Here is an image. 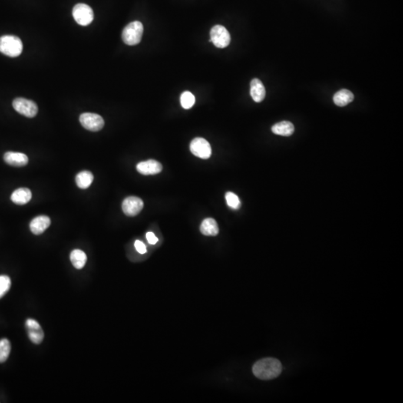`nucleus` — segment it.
Segmentation results:
<instances>
[{
    "instance_id": "nucleus-1",
    "label": "nucleus",
    "mask_w": 403,
    "mask_h": 403,
    "mask_svg": "<svg viewBox=\"0 0 403 403\" xmlns=\"http://www.w3.org/2000/svg\"><path fill=\"white\" fill-rule=\"evenodd\" d=\"M282 365L276 358H266L255 362L252 367V373L259 379L270 380L280 375Z\"/></svg>"
},
{
    "instance_id": "nucleus-2",
    "label": "nucleus",
    "mask_w": 403,
    "mask_h": 403,
    "mask_svg": "<svg viewBox=\"0 0 403 403\" xmlns=\"http://www.w3.org/2000/svg\"><path fill=\"white\" fill-rule=\"evenodd\" d=\"M22 51V41L17 36L4 35L0 38V52L7 56H19Z\"/></svg>"
},
{
    "instance_id": "nucleus-3",
    "label": "nucleus",
    "mask_w": 403,
    "mask_h": 403,
    "mask_svg": "<svg viewBox=\"0 0 403 403\" xmlns=\"http://www.w3.org/2000/svg\"><path fill=\"white\" fill-rule=\"evenodd\" d=\"M143 24L139 21H134L128 24L122 33L123 42L127 45H137L141 41L143 36Z\"/></svg>"
},
{
    "instance_id": "nucleus-4",
    "label": "nucleus",
    "mask_w": 403,
    "mask_h": 403,
    "mask_svg": "<svg viewBox=\"0 0 403 403\" xmlns=\"http://www.w3.org/2000/svg\"><path fill=\"white\" fill-rule=\"evenodd\" d=\"M73 18L77 24L85 27L94 21V11L92 8L86 4H77L73 10Z\"/></svg>"
},
{
    "instance_id": "nucleus-5",
    "label": "nucleus",
    "mask_w": 403,
    "mask_h": 403,
    "mask_svg": "<svg viewBox=\"0 0 403 403\" xmlns=\"http://www.w3.org/2000/svg\"><path fill=\"white\" fill-rule=\"evenodd\" d=\"M13 107L15 111L28 117L32 118L38 114V107L37 104L31 100L25 98H17L13 101Z\"/></svg>"
},
{
    "instance_id": "nucleus-6",
    "label": "nucleus",
    "mask_w": 403,
    "mask_h": 403,
    "mask_svg": "<svg viewBox=\"0 0 403 403\" xmlns=\"http://www.w3.org/2000/svg\"><path fill=\"white\" fill-rule=\"evenodd\" d=\"M210 42L218 48H225L230 44L231 36L228 30L223 26L216 25L210 31Z\"/></svg>"
},
{
    "instance_id": "nucleus-7",
    "label": "nucleus",
    "mask_w": 403,
    "mask_h": 403,
    "mask_svg": "<svg viewBox=\"0 0 403 403\" xmlns=\"http://www.w3.org/2000/svg\"><path fill=\"white\" fill-rule=\"evenodd\" d=\"M80 121L84 129L91 132L100 131L105 125L103 117L94 113H84L81 114Z\"/></svg>"
},
{
    "instance_id": "nucleus-8",
    "label": "nucleus",
    "mask_w": 403,
    "mask_h": 403,
    "mask_svg": "<svg viewBox=\"0 0 403 403\" xmlns=\"http://www.w3.org/2000/svg\"><path fill=\"white\" fill-rule=\"evenodd\" d=\"M191 153L196 157L202 159H208L212 155V147L210 143L202 137H196L192 140L190 145Z\"/></svg>"
},
{
    "instance_id": "nucleus-9",
    "label": "nucleus",
    "mask_w": 403,
    "mask_h": 403,
    "mask_svg": "<svg viewBox=\"0 0 403 403\" xmlns=\"http://www.w3.org/2000/svg\"><path fill=\"white\" fill-rule=\"evenodd\" d=\"M143 208V202L137 196H129L123 200L122 209L125 215L134 216L138 215Z\"/></svg>"
},
{
    "instance_id": "nucleus-10",
    "label": "nucleus",
    "mask_w": 403,
    "mask_h": 403,
    "mask_svg": "<svg viewBox=\"0 0 403 403\" xmlns=\"http://www.w3.org/2000/svg\"><path fill=\"white\" fill-rule=\"evenodd\" d=\"M27 332L30 341L34 344H40L44 338V331L41 325L33 319H28L26 322Z\"/></svg>"
},
{
    "instance_id": "nucleus-11",
    "label": "nucleus",
    "mask_w": 403,
    "mask_h": 403,
    "mask_svg": "<svg viewBox=\"0 0 403 403\" xmlns=\"http://www.w3.org/2000/svg\"><path fill=\"white\" fill-rule=\"evenodd\" d=\"M137 172L140 174L148 176V175H156L161 173L162 170V165L160 162L156 160H148L146 161L140 162L137 163Z\"/></svg>"
},
{
    "instance_id": "nucleus-12",
    "label": "nucleus",
    "mask_w": 403,
    "mask_h": 403,
    "mask_svg": "<svg viewBox=\"0 0 403 403\" xmlns=\"http://www.w3.org/2000/svg\"><path fill=\"white\" fill-rule=\"evenodd\" d=\"M51 224V219L45 215L34 218L30 223V229L34 235H39L44 233L46 229Z\"/></svg>"
},
{
    "instance_id": "nucleus-13",
    "label": "nucleus",
    "mask_w": 403,
    "mask_h": 403,
    "mask_svg": "<svg viewBox=\"0 0 403 403\" xmlns=\"http://www.w3.org/2000/svg\"><path fill=\"white\" fill-rule=\"evenodd\" d=\"M4 161L14 167H24L28 163V158L24 153L7 152L4 155Z\"/></svg>"
},
{
    "instance_id": "nucleus-14",
    "label": "nucleus",
    "mask_w": 403,
    "mask_h": 403,
    "mask_svg": "<svg viewBox=\"0 0 403 403\" xmlns=\"http://www.w3.org/2000/svg\"><path fill=\"white\" fill-rule=\"evenodd\" d=\"M250 95L256 103H261L265 98L266 90L263 83L259 79H254L251 81Z\"/></svg>"
},
{
    "instance_id": "nucleus-15",
    "label": "nucleus",
    "mask_w": 403,
    "mask_h": 403,
    "mask_svg": "<svg viewBox=\"0 0 403 403\" xmlns=\"http://www.w3.org/2000/svg\"><path fill=\"white\" fill-rule=\"evenodd\" d=\"M31 190L28 188H18L13 192L11 196V199L13 203L20 206L27 204L31 200Z\"/></svg>"
},
{
    "instance_id": "nucleus-16",
    "label": "nucleus",
    "mask_w": 403,
    "mask_h": 403,
    "mask_svg": "<svg viewBox=\"0 0 403 403\" xmlns=\"http://www.w3.org/2000/svg\"><path fill=\"white\" fill-rule=\"evenodd\" d=\"M272 132L277 135L288 137L295 133V126L289 121H282L273 125Z\"/></svg>"
},
{
    "instance_id": "nucleus-17",
    "label": "nucleus",
    "mask_w": 403,
    "mask_h": 403,
    "mask_svg": "<svg viewBox=\"0 0 403 403\" xmlns=\"http://www.w3.org/2000/svg\"><path fill=\"white\" fill-rule=\"evenodd\" d=\"M354 100V95L350 90L347 89H342L339 90L334 95L333 101L336 106L344 107L349 103H352Z\"/></svg>"
},
{
    "instance_id": "nucleus-18",
    "label": "nucleus",
    "mask_w": 403,
    "mask_h": 403,
    "mask_svg": "<svg viewBox=\"0 0 403 403\" xmlns=\"http://www.w3.org/2000/svg\"><path fill=\"white\" fill-rule=\"evenodd\" d=\"M200 232L206 236H216L219 233V227L216 220L212 218H207L203 220L200 226Z\"/></svg>"
},
{
    "instance_id": "nucleus-19",
    "label": "nucleus",
    "mask_w": 403,
    "mask_h": 403,
    "mask_svg": "<svg viewBox=\"0 0 403 403\" xmlns=\"http://www.w3.org/2000/svg\"><path fill=\"white\" fill-rule=\"evenodd\" d=\"M87 260V255L81 249H74L70 253V261L76 269H82Z\"/></svg>"
},
{
    "instance_id": "nucleus-20",
    "label": "nucleus",
    "mask_w": 403,
    "mask_h": 403,
    "mask_svg": "<svg viewBox=\"0 0 403 403\" xmlns=\"http://www.w3.org/2000/svg\"><path fill=\"white\" fill-rule=\"evenodd\" d=\"M94 181V175L91 172L84 170L80 172L76 176V182L77 186L81 189H87L92 184Z\"/></svg>"
},
{
    "instance_id": "nucleus-21",
    "label": "nucleus",
    "mask_w": 403,
    "mask_h": 403,
    "mask_svg": "<svg viewBox=\"0 0 403 403\" xmlns=\"http://www.w3.org/2000/svg\"><path fill=\"white\" fill-rule=\"evenodd\" d=\"M11 352V344L8 339L0 340V363L8 359Z\"/></svg>"
},
{
    "instance_id": "nucleus-22",
    "label": "nucleus",
    "mask_w": 403,
    "mask_h": 403,
    "mask_svg": "<svg viewBox=\"0 0 403 403\" xmlns=\"http://www.w3.org/2000/svg\"><path fill=\"white\" fill-rule=\"evenodd\" d=\"M180 101L182 107H184L185 109H190V107H193L196 100H195L193 94L189 91H186V92L182 93L181 95Z\"/></svg>"
},
{
    "instance_id": "nucleus-23",
    "label": "nucleus",
    "mask_w": 403,
    "mask_h": 403,
    "mask_svg": "<svg viewBox=\"0 0 403 403\" xmlns=\"http://www.w3.org/2000/svg\"><path fill=\"white\" fill-rule=\"evenodd\" d=\"M11 285V279L8 276H0V299L6 295Z\"/></svg>"
},
{
    "instance_id": "nucleus-24",
    "label": "nucleus",
    "mask_w": 403,
    "mask_h": 403,
    "mask_svg": "<svg viewBox=\"0 0 403 403\" xmlns=\"http://www.w3.org/2000/svg\"><path fill=\"white\" fill-rule=\"evenodd\" d=\"M226 203L229 207L233 209H238L241 207V201L235 193L228 192L226 194Z\"/></svg>"
},
{
    "instance_id": "nucleus-25",
    "label": "nucleus",
    "mask_w": 403,
    "mask_h": 403,
    "mask_svg": "<svg viewBox=\"0 0 403 403\" xmlns=\"http://www.w3.org/2000/svg\"><path fill=\"white\" fill-rule=\"evenodd\" d=\"M134 246H135V249H137L139 253H146V247L143 242H140V241H136V242H134Z\"/></svg>"
},
{
    "instance_id": "nucleus-26",
    "label": "nucleus",
    "mask_w": 403,
    "mask_h": 403,
    "mask_svg": "<svg viewBox=\"0 0 403 403\" xmlns=\"http://www.w3.org/2000/svg\"><path fill=\"white\" fill-rule=\"evenodd\" d=\"M146 239L148 241L149 243L152 245H155L158 242H159V239H158L157 237L155 235L154 233L153 232H147L146 235Z\"/></svg>"
}]
</instances>
